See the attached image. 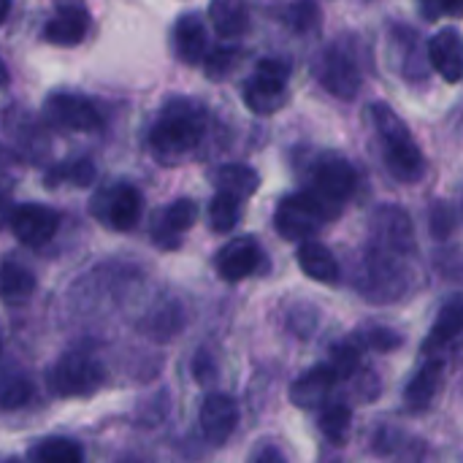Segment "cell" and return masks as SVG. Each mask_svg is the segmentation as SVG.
Listing matches in <instances>:
<instances>
[{
  "mask_svg": "<svg viewBox=\"0 0 463 463\" xmlns=\"http://www.w3.org/2000/svg\"><path fill=\"white\" fill-rule=\"evenodd\" d=\"M203 130H206V111L201 109V103L190 98H174L163 106L160 117L149 130L152 155L165 165L182 163L201 144Z\"/></svg>",
  "mask_w": 463,
  "mask_h": 463,
  "instance_id": "obj_1",
  "label": "cell"
},
{
  "mask_svg": "<svg viewBox=\"0 0 463 463\" xmlns=\"http://www.w3.org/2000/svg\"><path fill=\"white\" fill-rule=\"evenodd\" d=\"M372 119H374V128L380 133L383 157H385V165H388L391 176L399 179V182H407V184L423 179L426 160H423V152L415 144L410 128L404 125V119L388 103H374L372 106Z\"/></svg>",
  "mask_w": 463,
  "mask_h": 463,
  "instance_id": "obj_2",
  "label": "cell"
},
{
  "mask_svg": "<svg viewBox=\"0 0 463 463\" xmlns=\"http://www.w3.org/2000/svg\"><path fill=\"white\" fill-rule=\"evenodd\" d=\"M339 206L326 201L317 193H296L285 195L274 212V228L288 241H309L326 220L336 217Z\"/></svg>",
  "mask_w": 463,
  "mask_h": 463,
  "instance_id": "obj_3",
  "label": "cell"
},
{
  "mask_svg": "<svg viewBox=\"0 0 463 463\" xmlns=\"http://www.w3.org/2000/svg\"><path fill=\"white\" fill-rule=\"evenodd\" d=\"M288 81H290V65L285 60H260L255 65V73L244 84L247 109H252L260 117L279 111L288 100Z\"/></svg>",
  "mask_w": 463,
  "mask_h": 463,
  "instance_id": "obj_4",
  "label": "cell"
},
{
  "mask_svg": "<svg viewBox=\"0 0 463 463\" xmlns=\"http://www.w3.org/2000/svg\"><path fill=\"white\" fill-rule=\"evenodd\" d=\"M106 374L100 364L81 353H68L57 358V364L49 369V388L54 396L71 399V396H90L103 385Z\"/></svg>",
  "mask_w": 463,
  "mask_h": 463,
  "instance_id": "obj_5",
  "label": "cell"
},
{
  "mask_svg": "<svg viewBox=\"0 0 463 463\" xmlns=\"http://www.w3.org/2000/svg\"><path fill=\"white\" fill-rule=\"evenodd\" d=\"M92 212L114 231H130L138 225L141 217V193L133 184H114L98 193Z\"/></svg>",
  "mask_w": 463,
  "mask_h": 463,
  "instance_id": "obj_6",
  "label": "cell"
},
{
  "mask_svg": "<svg viewBox=\"0 0 463 463\" xmlns=\"http://www.w3.org/2000/svg\"><path fill=\"white\" fill-rule=\"evenodd\" d=\"M317 79H320V84L331 95H336L342 100L355 98L358 87H361V71H358L355 60L345 49H339V46H328L320 54V60H317Z\"/></svg>",
  "mask_w": 463,
  "mask_h": 463,
  "instance_id": "obj_7",
  "label": "cell"
},
{
  "mask_svg": "<svg viewBox=\"0 0 463 463\" xmlns=\"http://www.w3.org/2000/svg\"><path fill=\"white\" fill-rule=\"evenodd\" d=\"M46 117L54 125L76 130V133H95L103 125V117L95 109V103L81 98V95H71V92L49 95L46 98Z\"/></svg>",
  "mask_w": 463,
  "mask_h": 463,
  "instance_id": "obj_8",
  "label": "cell"
},
{
  "mask_svg": "<svg viewBox=\"0 0 463 463\" xmlns=\"http://www.w3.org/2000/svg\"><path fill=\"white\" fill-rule=\"evenodd\" d=\"M372 236L377 241V250L391 255H404L415 247L412 222L404 209L399 206H383L372 217Z\"/></svg>",
  "mask_w": 463,
  "mask_h": 463,
  "instance_id": "obj_9",
  "label": "cell"
},
{
  "mask_svg": "<svg viewBox=\"0 0 463 463\" xmlns=\"http://www.w3.org/2000/svg\"><path fill=\"white\" fill-rule=\"evenodd\" d=\"M60 225V214L43 203H22L11 214V231L14 236L27 244V247H41L46 244Z\"/></svg>",
  "mask_w": 463,
  "mask_h": 463,
  "instance_id": "obj_10",
  "label": "cell"
},
{
  "mask_svg": "<svg viewBox=\"0 0 463 463\" xmlns=\"http://www.w3.org/2000/svg\"><path fill=\"white\" fill-rule=\"evenodd\" d=\"M353 187H355V168L345 157L328 155L315 165V193L331 201L334 206L347 201Z\"/></svg>",
  "mask_w": 463,
  "mask_h": 463,
  "instance_id": "obj_11",
  "label": "cell"
},
{
  "mask_svg": "<svg viewBox=\"0 0 463 463\" xmlns=\"http://www.w3.org/2000/svg\"><path fill=\"white\" fill-rule=\"evenodd\" d=\"M263 255L252 236H239L217 252V274L225 282H239L258 271Z\"/></svg>",
  "mask_w": 463,
  "mask_h": 463,
  "instance_id": "obj_12",
  "label": "cell"
},
{
  "mask_svg": "<svg viewBox=\"0 0 463 463\" xmlns=\"http://www.w3.org/2000/svg\"><path fill=\"white\" fill-rule=\"evenodd\" d=\"M239 423V407L225 393H212L201 407V429L212 445H225Z\"/></svg>",
  "mask_w": 463,
  "mask_h": 463,
  "instance_id": "obj_13",
  "label": "cell"
},
{
  "mask_svg": "<svg viewBox=\"0 0 463 463\" xmlns=\"http://www.w3.org/2000/svg\"><path fill=\"white\" fill-rule=\"evenodd\" d=\"M429 60L434 65V71L456 84L463 79V38L458 35V30L453 27H445L442 33H437L431 41H429Z\"/></svg>",
  "mask_w": 463,
  "mask_h": 463,
  "instance_id": "obj_14",
  "label": "cell"
},
{
  "mask_svg": "<svg viewBox=\"0 0 463 463\" xmlns=\"http://www.w3.org/2000/svg\"><path fill=\"white\" fill-rule=\"evenodd\" d=\"M336 372L331 366H315L309 372H304L293 385H290V402L301 410H315L320 407L328 393L336 385Z\"/></svg>",
  "mask_w": 463,
  "mask_h": 463,
  "instance_id": "obj_15",
  "label": "cell"
},
{
  "mask_svg": "<svg viewBox=\"0 0 463 463\" xmlns=\"http://www.w3.org/2000/svg\"><path fill=\"white\" fill-rule=\"evenodd\" d=\"M206 24L198 14H184L179 16L174 27V49L176 57L187 65H198L206 57Z\"/></svg>",
  "mask_w": 463,
  "mask_h": 463,
  "instance_id": "obj_16",
  "label": "cell"
},
{
  "mask_svg": "<svg viewBox=\"0 0 463 463\" xmlns=\"http://www.w3.org/2000/svg\"><path fill=\"white\" fill-rule=\"evenodd\" d=\"M195 220H198V206H195V201H190V198H179V201H174L165 212H163V217H160V222H157V228H155V239H157V244L160 247H176L179 244V236L184 233V231H190L193 225H195Z\"/></svg>",
  "mask_w": 463,
  "mask_h": 463,
  "instance_id": "obj_17",
  "label": "cell"
},
{
  "mask_svg": "<svg viewBox=\"0 0 463 463\" xmlns=\"http://www.w3.org/2000/svg\"><path fill=\"white\" fill-rule=\"evenodd\" d=\"M90 30V16L84 8H62L43 27V41L54 46H76Z\"/></svg>",
  "mask_w": 463,
  "mask_h": 463,
  "instance_id": "obj_18",
  "label": "cell"
},
{
  "mask_svg": "<svg viewBox=\"0 0 463 463\" xmlns=\"http://www.w3.org/2000/svg\"><path fill=\"white\" fill-rule=\"evenodd\" d=\"M296 258H298L301 271H304L309 279L323 282V285H334V282L339 279V263H336L334 252H331L326 244L312 241V239H309V241H301Z\"/></svg>",
  "mask_w": 463,
  "mask_h": 463,
  "instance_id": "obj_19",
  "label": "cell"
},
{
  "mask_svg": "<svg viewBox=\"0 0 463 463\" xmlns=\"http://www.w3.org/2000/svg\"><path fill=\"white\" fill-rule=\"evenodd\" d=\"M442 372H445V361L439 358H431L415 377L412 383L407 385L404 391V404L410 412H423L431 407L437 391H439V380H442Z\"/></svg>",
  "mask_w": 463,
  "mask_h": 463,
  "instance_id": "obj_20",
  "label": "cell"
},
{
  "mask_svg": "<svg viewBox=\"0 0 463 463\" xmlns=\"http://www.w3.org/2000/svg\"><path fill=\"white\" fill-rule=\"evenodd\" d=\"M463 331V298L450 301L448 307H442V312L437 315L426 342H423V353H437L442 347H448L458 334Z\"/></svg>",
  "mask_w": 463,
  "mask_h": 463,
  "instance_id": "obj_21",
  "label": "cell"
},
{
  "mask_svg": "<svg viewBox=\"0 0 463 463\" xmlns=\"http://www.w3.org/2000/svg\"><path fill=\"white\" fill-rule=\"evenodd\" d=\"M35 277L27 266L5 260L0 266V301L3 304H22L33 296Z\"/></svg>",
  "mask_w": 463,
  "mask_h": 463,
  "instance_id": "obj_22",
  "label": "cell"
},
{
  "mask_svg": "<svg viewBox=\"0 0 463 463\" xmlns=\"http://www.w3.org/2000/svg\"><path fill=\"white\" fill-rule=\"evenodd\" d=\"M209 19L222 38H239L247 30V5L244 0H212Z\"/></svg>",
  "mask_w": 463,
  "mask_h": 463,
  "instance_id": "obj_23",
  "label": "cell"
},
{
  "mask_svg": "<svg viewBox=\"0 0 463 463\" xmlns=\"http://www.w3.org/2000/svg\"><path fill=\"white\" fill-rule=\"evenodd\" d=\"M30 463H84V453L73 439L49 437L30 448Z\"/></svg>",
  "mask_w": 463,
  "mask_h": 463,
  "instance_id": "obj_24",
  "label": "cell"
},
{
  "mask_svg": "<svg viewBox=\"0 0 463 463\" xmlns=\"http://www.w3.org/2000/svg\"><path fill=\"white\" fill-rule=\"evenodd\" d=\"M217 190L220 193H231L236 198H250L258 187H260V176L250 168V165H222L214 176Z\"/></svg>",
  "mask_w": 463,
  "mask_h": 463,
  "instance_id": "obj_25",
  "label": "cell"
},
{
  "mask_svg": "<svg viewBox=\"0 0 463 463\" xmlns=\"http://www.w3.org/2000/svg\"><path fill=\"white\" fill-rule=\"evenodd\" d=\"M239 217H241V198L217 190V195L209 203V225H212V231L214 233H228V231L236 228Z\"/></svg>",
  "mask_w": 463,
  "mask_h": 463,
  "instance_id": "obj_26",
  "label": "cell"
},
{
  "mask_svg": "<svg viewBox=\"0 0 463 463\" xmlns=\"http://www.w3.org/2000/svg\"><path fill=\"white\" fill-rule=\"evenodd\" d=\"M33 393L30 380L16 369H0V410H19Z\"/></svg>",
  "mask_w": 463,
  "mask_h": 463,
  "instance_id": "obj_27",
  "label": "cell"
},
{
  "mask_svg": "<svg viewBox=\"0 0 463 463\" xmlns=\"http://www.w3.org/2000/svg\"><path fill=\"white\" fill-rule=\"evenodd\" d=\"M350 420L353 412L345 404H334L320 415V431L331 439V442H345L347 431H350Z\"/></svg>",
  "mask_w": 463,
  "mask_h": 463,
  "instance_id": "obj_28",
  "label": "cell"
},
{
  "mask_svg": "<svg viewBox=\"0 0 463 463\" xmlns=\"http://www.w3.org/2000/svg\"><path fill=\"white\" fill-rule=\"evenodd\" d=\"M236 62H239V49L236 46H220V49L206 54L203 71H206L209 79L220 81V79H225L236 68Z\"/></svg>",
  "mask_w": 463,
  "mask_h": 463,
  "instance_id": "obj_29",
  "label": "cell"
},
{
  "mask_svg": "<svg viewBox=\"0 0 463 463\" xmlns=\"http://www.w3.org/2000/svg\"><path fill=\"white\" fill-rule=\"evenodd\" d=\"M52 174H57L60 179H65V182H71L76 187H87V184L95 182V163L90 157H79V160H73L68 165L54 168Z\"/></svg>",
  "mask_w": 463,
  "mask_h": 463,
  "instance_id": "obj_30",
  "label": "cell"
},
{
  "mask_svg": "<svg viewBox=\"0 0 463 463\" xmlns=\"http://www.w3.org/2000/svg\"><path fill=\"white\" fill-rule=\"evenodd\" d=\"M429 228H431V236L434 239H448L456 228V212L450 209V203L445 201H437L431 206V214H429Z\"/></svg>",
  "mask_w": 463,
  "mask_h": 463,
  "instance_id": "obj_31",
  "label": "cell"
},
{
  "mask_svg": "<svg viewBox=\"0 0 463 463\" xmlns=\"http://www.w3.org/2000/svg\"><path fill=\"white\" fill-rule=\"evenodd\" d=\"M358 358H361V355H358V347L345 342V345H336V347L331 350V364H328V366L336 372L339 380H345V377H350V374L358 369Z\"/></svg>",
  "mask_w": 463,
  "mask_h": 463,
  "instance_id": "obj_32",
  "label": "cell"
},
{
  "mask_svg": "<svg viewBox=\"0 0 463 463\" xmlns=\"http://www.w3.org/2000/svg\"><path fill=\"white\" fill-rule=\"evenodd\" d=\"M364 342H366L369 347L380 350V353H391V350L402 347V336H399L396 331H391V328H369V331L364 334Z\"/></svg>",
  "mask_w": 463,
  "mask_h": 463,
  "instance_id": "obj_33",
  "label": "cell"
},
{
  "mask_svg": "<svg viewBox=\"0 0 463 463\" xmlns=\"http://www.w3.org/2000/svg\"><path fill=\"white\" fill-rule=\"evenodd\" d=\"M426 19H439V16H461L463 0H420Z\"/></svg>",
  "mask_w": 463,
  "mask_h": 463,
  "instance_id": "obj_34",
  "label": "cell"
},
{
  "mask_svg": "<svg viewBox=\"0 0 463 463\" xmlns=\"http://www.w3.org/2000/svg\"><path fill=\"white\" fill-rule=\"evenodd\" d=\"M16 168H19V163H16L14 152L0 144V190H5L16 182Z\"/></svg>",
  "mask_w": 463,
  "mask_h": 463,
  "instance_id": "obj_35",
  "label": "cell"
},
{
  "mask_svg": "<svg viewBox=\"0 0 463 463\" xmlns=\"http://www.w3.org/2000/svg\"><path fill=\"white\" fill-rule=\"evenodd\" d=\"M290 19H293V24H296L298 30H307L309 24H315L312 19H317V8H315L312 3H307V0H304V3H298V8L293 11V16H290Z\"/></svg>",
  "mask_w": 463,
  "mask_h": 463,
  "instance_id": "obj_36",
  "label": "cell"
},
{
  "mask_svg": "<svg viewBox=\"0 0 463 463\" xmlns=\"http://www.w3.org/2000/svg\"><path fill=\"white\" fill-rule=\"evenodd\" d=\"M252 463H285V456L274 448V445H266L255 453Z\"/></svg>",
  "mask_w": 463,
  "mask_h": 463,
  "instance_id": "obj_37",
  "label": "cell"
},
{
  "mask_svg": "<svg viewBox=\"0 0 463 463\" xmlns=\"http://www.w3.org/2000/svg\"><path fill=\"white\" fill-rule=\"evenodd\" d=\"M11 214H14V209L8 206V201L0 195V228L5 225V222H11Z\"/></svg>",
  "mask_w": 463,
  "mask_h": 463,
  "instance_id": "obj_38",
  "label": "cell"
},
{
  "mask_svg": "<svg viewBox=\"0 0 463 463\" xmlns=\"http://www.w3.org/2000/svg\"><path fill=\"white\" fill-rule=\"evenodd\" d=\"M8 14H11V0H0V24L8 19Z\"/></svg>",
  "mask_w": 463,
  "mask_h": 463,
  "instance_id": "obj_39",
  "label": "cell"
},
{
  "mask_svg": "<svg viewBox=\"0 0 463 463\" xmlns=\"http://www.w3.org/2000/svg\"><path fill=\"white\" fill-rule=\"evenodd\" d=\"M5 84H8V68H5L3 60H0V90H3Z\"/></svg>",
  "mask_w": 463,
  "mask_h": 463,
  "instance_id": "obj_40",
  "label": "cell"
},
{
  "mask_svg": "<svg viewBox=\"0 0 463 463\" xmlns=\"http://www.w3.org/2000/svg\"><path fill=\"white\" fill-rule=\"evenodd\" d=\"M0 463H22L19 458H8V461H0Z\"/></svg>",
  "mask_w": 463,
  "mask_h": 463,
  "instance_id": "obj_41",
  "label": "cell"
}]
</instances>
